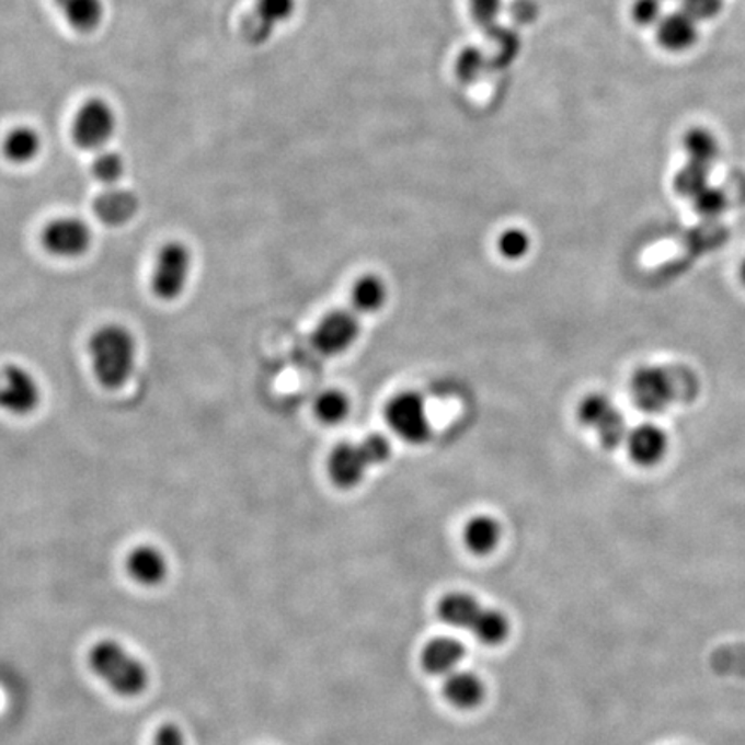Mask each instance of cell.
Returning a JSON list of instances; mask_svg holds the SVG:
<instances>
[{
	"label": "cell",
	"instance_id": "cell-38",
	"mask_svg": "<svg viewBox=\"0 0 745 745\" xmlns=\"http://www.w3.org/2000/svg\"><path fill=\"white\" fill-rule=\"evenodd\" d=\"M738 276H741L742 284L745 285V260L742 261L741 270H738Z\"/></svg>",
	"mask_w": 745,
	"mask_h": 745
},
{
	"label": "cell",
	"instance_id": "cell-33",
	"mask_svg": "<svg viewBox=\"0 0 745 745\" xmlns=\"http://www.w3.org/2000/svg\"><path fill=\"white\" fill-rule=\"evenodd\" d=\"M630 14L639 26H657V23L665 16L661 0H633Z\"/></svg>",
	"mask_w": 745,
	"mask_h": 745
},
{
	"label": "cell",
	"instance_id": "cell-9",
	"mask_svg": "<svg viewBox=\"0 0 745 745\" xmlns=\"http://www.w3.org/2000/svg\"><path fill=\"white\" fill-rule=\"evenodd\" d=\"M386 420L393 434L413 446H422L432 437L428 411L417 392H402L390 399Z\"/></svg>",
	"mask_w": 745,
	"mask_h": 745
},
{
	"label": "cell",
	"instance_id": "cell-2",
	"mask_svg": "<svg viewBox=\"0 0 745 745\" xmlns=\"http://www.w3.org/2000/svg\"><path fill=\"white\" fill-rule=\"evenodd\" d=\"M633 402L647 413L690 402L699 393V378L685 366H644L630 381Z\"/></svg>",
	"mask_w": 745,
	"mask_h": 745
},
{
	"label": "cell",
	"instance_id": "cell-24",
	"mask_svg": "<svg viewBox=\"0 0 745 745\" xmlns=\"http://www.w3.org/2000/svg\"><path fill=\"white\" fill-rule=\"evenodd\" d=\"M684 149L690 161L711 167L720 154V142L713 131L696 126L684 135Z\"/></svg>",
	"mask_w": 745,
	"mask_h": 745
},
{
	"label": "cell",
	"instance_id": "cell-21",
	"mask_svg": "<svg viewBox=\"0 0 745 745\" xmlns=\"http://www.w3.org/2000/svg\"><path fill=\"white\" fill-rule=\"evenodd\" d=\"M444 694L456 708H477L483 701L485 687L477 675L468 672L450 673L444 685Z\"/></svg>",
	"mask_w": 745,
	"mask_h": 745
},
{
	"label": "cell",
	"instance_id": "cell-35",
	"mask_svg": "<svg viewBox=\"0 0 745 745\" xmlns=\"http://www.w3.org/2000/svg\"><path fill=\"white\" fill-rule=\"evenodd\" d=\"M694 203L702 215H718L725 207V197L717 188L708 186L701 194L694 197Z\"/></svg>",
	"mask_w": 745,
	"mask_h": 745
},
{
	"label": "cell",
	"instance_id": "cell-3",
	"mask_svg": "<svg viewBox=\"0 0 745 745\" xmlns=\"http://www.w3.org/2000/svg\"><path fill=\"white\" fill-rule=\"evenodd\" d=\"M392 454V446L386 437L375 434L365 440L345 442L335 447L329 458L330 480L339 489H354L365 480L366 473L373 466L383 465Z\"/></svg>",
	"mask_w": 745,
	"mask_h": 745
},
{
	"label": "cell",
	"instance_id": "cell-26",
	"mask_svg": "<svg viewBox=\"0 0 745 745\" xmlns=\"http://www.w3.org/2000/svg\"><path fill=\"white\" fill-rule=\"evenodd\" d=\"M474 637L483 644L497 645L506 639L509 633V623L506 616L497 609L483 608L479 620L471 627Z\"/></svg>",
	"mask_w": 745,
	"mask_h": 745
},
{
	"label": "cell",
	"instance_id": "cell-6",
	"mask_svg": "<svg viewBox=\"0 0 745 745\" xmlns=\"http://www.w3.org/2000/svg\"><path fill=\"white\" fill-rule=\"evenodd\" d=\"M118 113L110 101L102 98L87 99L74 114L71 138L78 149L95 154L110 149V144L118 131Z\"/></svg>",
	"mask_w": 745,
	"mask_h": 745
},
{
	"label": "cell",
	"instance_id": "cell-37",
	"mask_svg": "<svg viewBox=\"0 0 745 745\" xmlns=\"http://www.w3.org/2000/svg\"><path fill=\"white\" fill-rule=\"evenodd\" d=\"M154 745H185V737L179 726L167 723L156 733Z\"/></svg>",
	"mask_w": 745,
	"mask_h": 745
},
{
	"label": "cell",
	"instance_id": "cell-20",
	"mask_svg": "<svg viewBox=\"0 0 745 745\" xmlns=\"http://www.w3.org/2000/svg\"><path fill=\"white\" fill-rule=\"evenodd\" d=\"M482 609L479 600L474 599L473 596L456 592V594H449L440 600L438 616L444 623L450 624V627L471 630L474 621L479 620Z\"/></svg>",
	"mask_w": 745,
	"mask_h": 745
},
{
	"label": "cell",
	"instance_id": "cell-8",
	"mask_svg": "<svg viewBox=\"0 0 745 745\" xmlns=\"http://www.w3.org/2000/svg\"><path fill=\"white\" fill-rule=\"evenodd\" d=\"M41 240L44 251L56 260L74 261L89 254L93 231L80 216L62 215L45 225Z\"/></svg>",
	"mask_w": 745,
	"mask_h": 745
},
{
	"label": "cell",
	"instance_id": "cell-31",
	"mask_svg": "<svg viewBox=\"0 0 745 745\" xmlns=\"http://www.w3.org/2000/svg\"><path fill=\"white\" fill-rule=\"evenodd\" d=\"M530 243L527 231L509 228V230L504 231L503 236L498 237L497 248L506 260L518 261L528 254Z\"/></svg>",
	"mask_w": 745,
	"mask_h": 745
},
{
	"label": "cell",
	"instance_id": "cell-36",
	"mask_svg": "<svg viewBox=\"0 0 745 745\" xmlns=\"http://www.w3.org/2000/svg\"><path fill=\"white\" fill-rule=\"evenodd\" d=\"M509 13L518 25H530L539 18V4L535 0H513Z\"/></svg>",
	"mask_w": 745,
	"mask_h": 745
},
{
	"label": "cell",
	"instance_id": "cell-1",
	"mask_svg": "<svg viewBox=\"0 0 745 745\" xmlns=\"http://www.w3.org/2000/svg\"><path fill=\"white\" fill-rule=\"evenodd\" d=\"M93 378L104 390H122L134 378L138 365V341L126 324H101L87 342Z\"/></svg>",
	"mask_w": 745,
	"mask_h": 745
},
{
	"label": "cell",
	"instance_id": "cell-23",
	"mask_svg": "<svg viewBox=\"0 0 745 745\" xmlns=\"http://www.w3.org/2000/svg\"><path fill=\"white\" fill-rule=\"evenodd\" d=\"M90 173L93 180L101 183L104 188L122 185L126 176V161L118 150L104 149L93 154L90 162Z\"/></svg>",
	"mask_w": 745,
	"mask_h": 745
},
{
	"label": "cell",
	"instance_id": "cell-12",
	"mask_svg": "<svg viewBox=\"0 0 745 745\" xmlns=\"http://www.w3.org/2000/svg\"><path fill=\"white\" fill-rule=\"evenodd\" d=\"M359 336V321L347 311L329 312L312 333V345L323 356H339Z\"/></svg>",
	"mask_w": 745,
	"mask_h": 745
},
{
	"label": "cell",
	"instance_id": "cell-15",
	"mask_svg": "<svg viewBox=\"0 0 745 745\" xmlns=\"http://www.w3.org/2000/svg\"><path fill=\"white\" fill-rule=\"evenodd\" d=\"M66 25L80 35L99 32L106 20V0H53Z\"/></svg>",
	"mask_w": 745,
	"mask_h": 745
},
{
	"label": "cell",
	"instance_id": "cell-7",
	"mask_svg": "<svg viewBox=\"0 0 745 745\" xmlns=\"http://www.w3.org/2000/svg\"><path fill=\"white\" fill-rule=\"evenodd\" d=\"M44 401L41 380L32 369L18 363L0 368V411L13 417L37 413Z\"/></svg>",
	"mask_w": 745,
	"mask_h": 745
},
{
	"label": "cell",
	"instance_id": "cell-30",
	"mask_svg": "<svg viewBox=\"0 0 745 745\" xmlns=\"http://www.w3.org/2000/svg\"><path fill=\"white\" fill-rule=\"evenodd\" d=\"M486 65H489V61H486V56L482 50L477 49V47H466L454 62V71H456V77L461 83L470 85L485 73Z\"/></svg>",
	"mask_w": 745,
	"mask_h": 745
},
{
	"label": "cell",
	"instance_id": "cell-16",
	"mask_svg": "<svg viewBox=\"0 0 745 745\" xmlns=\"http://www.w3.org/2000/svg\"><path fill=\"white\" fill-rule=\"evenodd\" d=\"M656 38L657 44L668 53H685L697 44L699 26H697V21L684 11L665 14L657 23Z\"/></svg>",
	"mask_w": 745,
	"mask_h": 745
},
{
	"label": "cell",
	"instance_id": "cell-25",
	"mask_svg": "<svg viewBox=\"0 0 745 745\" xmlns=\"http://www.w3.org/2000/svg\"><path fill=\"white\" fill-rule=\"evenodd\" d=\"M387 300V287L378 276L366 275L353 288V305L360 312H377Z\"/></svg>",
	"mask_w": 745,
	"mask_h": 745
},
{
	"label": "cell",
	"instance_id": "cell-32",
	"mask_svg": "<svg viewBox=\"0 0 745 745\" xmlns=\"http://www.w3.org/2000/svg\"><path fill=\"white\" fill-rule=\"evenodd\" d=\"M470 2V14L477 25L482 30L492 32L498 26L497 20L503 13L504 0H468Z\"/></svg>",
	"mask_w": 745,
	"mask_h": 745
},
{
	"label": "cell",
	"instance_id": "cell-5",
	"mask_svg": "<svg viewBox=\"0 0 745 745\" xmlns=\"http://www.w3.org/2000/svg\"><path fill=\"white\" fill-rule=\"evenodd\" d=\"M194 273V254L182 240H168L159 248L150 273V293L162 302L182 299Z\"/></svg>",
	"mask_w": 745,
	"mask_h": 745
},
{
	"label": "cell",
	"instance_id": "cell-13",
	"mask_svg": "<svg viewBox=\"0 0 745 745\" xmlns=\"http://www.w3.org/2000/svg\"><path fill=\"white\" fill-rule=\"evenodd\" d=\"M92 211L104 227L122 228L137 218L140 211V199L130 188L111 186L104 188L93 199Z\"/></svg>",
	"mask_w": 745,
	"mask_h": 745
},
{
	"label": "cell",
	"instance_id": "cell-4",
	"mask_svg": "<svg viewBox=\"0 0 745 745\" xmlns=\"http://www.w3.org/2000/svg\"><path fill=\"white\" fill-rule=\"evenodd\" d=\"M89 663L93 672L110 684L111 689L119 696L135 697L146 690L147 681H149L147 669L118 642L102 640L93 645Z\"/></svg>",
	"mask_w": 745,
	"mask_h": 745
},
{
	"label": "cell",
	"instance_id": "cell-34",
	"mask_svg": "<svg viewBox=\"0 0 745 745\" xmlns=\"http://www.w3.org/2000/svg\"><path fill=\"white\" fill-rule=\"evenodd\" d=\"M723 8V0H684V13L689 14L692 20L709 21L717 18Z\"/></svg>",
	"mask_w": 745,
	"mask_h": 745
},
{
	"label": "cell",
	"instance_id": "cell-19",
	"mask_svg": "<svg viewBox=\"0 0 745 745\" xmlns=\"http://www.w3.org/2000/svg\"><path fill=\"white\" fill-rule=\"evenodd\" d=\"M465 657V645L454 639H437L423 651L422 663L432 675H450Z\"/></svg>",
	"mask_w": 745,
	"mask_h": 745
},
{
	"label": "cell",
	"instance_id": "cell-14",
	"mask_svg": "<svg viewBox=\"0 0 745 745\" xmlns=\"http://www.w3.org/2000/svg\"><path fill=\"white\" fill-rule=\"evenodd\" d=\"M628 454L635 465L651 466L660 465L665 459L669 449V438L665 429L661 426L644 423L628 432L627 440Z\"/></svg>",
	"mask_w": 745,
	"mask_h": 745
},
{
	"label": "cell",
	"instance_id": "cell-22",
	"mask_svg": "<svg viewBox=\"0 0 745 745\" xmlns=\"http://www.w3.org/2000/svg\"><path fill=\"white\" fill-rule=\"evenodd\" d=\"M462 537L473 554H491L501 540V525L492 516H474L466 523Z\"/></svg>",
	"mask_w": 745,
	"mask_h": 745
},
{
	"label": "cell",
	"instance_id": "cell-29",
	"mask_svg": "<svg viewBox=\"0 0 745 745\" xmlns=\"http://www.w3.org/2000/svg\"><path fill=\"white\" fill-rule=\"evenodd\" d=\"M709 168L699 162L689 161L675 176V188L687 197H697L708 188Z\"/></svg>",
	"mask_w": 745,
	"mask_h": 745
},
{
	"label": "cell",
	"instance_id": "cell-17",
	"mask_svg": "<svg viewBox=\"0 0 745 745\" xmlns=\"http://www.w3.org/2000/svg\"><path fill=\"white\" fill-rule=\"evenodd\" d=\"M126 570L138 584L154 587L167 578L168 561L158 547L138 546L126 558Z\"/></svg>",
	"mask_w": 745,
	"mask_h": 745
},
{
	"label": "cell",
	"instance_id": "cell-10",
	"mask_svg": "<svg viewBox=\"0 0 745 745\" xmlns=\"http://www.w3.org/2000/svg\"><path fill=\"white\" fill-rule=\"evenodd\" d=\"M578 420L596 432L604 449H616L627 440L628 426L623 413L603 393H591L580 402Z\"/></svg>",
	"mask_w": 745,
	"mask_h": 745
},
{
	"label": "cell",
	"instance_id": "cell-18",
	"mask_svg": "<svg viewBox=\"0 0 745 745\" xmlns=\"http://www.w3.org/2000/svg\"><path fill=\"white\" fill-rule=\"evenodd\" d=\"M44 138L37 128L30 125L14 126L2 142V154L11 164L28 167L41 158Z\"/></svg>",
	"mask_w": 745,
	"mask_h": 745
},
{
	"label": "cell",
	"instance_id": "cell-27",
	"mask_svg": "<svg viewBox=\"0 0 745 745\" xmlns=\"http://www.w3.org/2000/svg\"><path fill=\"white\" fill-rule=\"evenodd\" d=\"M348 410H351V402L341 390H326L314 401V414L321 423H326V425L344 422Z\"/></svg>",
	"mask_w": 745,
	"mask_h": 745
},
{
	"label": "cell",
	"instance_id": "cell-28",
	"mask_svg": "<svg viewBox=\"0 0 745 745\" xmlns=\"http://www.w3.org/2000/svg\"><path fill=\"white\" fill-rule=\"evenodd\" d=\"M491 37L494 38L495 53L492 57V66L495 68H506L513 65L516 56L522 49V41H519L518 33L513 28H504V26H495L492 30Z\"/></svg>",
	"mask_w": 745,
	"mask_h": 745
},
{
	"label": "cell",
	"instance_id": "cell-11",
	"mask_svg": "<svg viewBox=\"0 0 745 745\" xmlns=\"http://www.w3.org/2000/svg\"><path fill=\"white\" fill-rule=\"evenodd\" d=\"M297 0H254L242 23L243 38L249 45H264L272 41L279 26L293 20Z\"/></svg>",
	"mask_w": 745,
	"mask_h": 745
}]
</instances>
